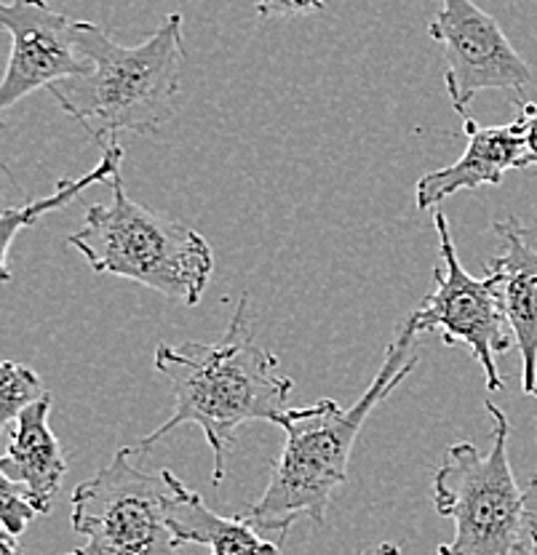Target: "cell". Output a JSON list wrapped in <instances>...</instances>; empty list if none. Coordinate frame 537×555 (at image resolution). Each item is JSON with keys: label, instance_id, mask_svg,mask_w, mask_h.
I'll return each instance as SVG.
<instances>
[{"label": "cell", "instance_id": "cell-1", "mask_svg": "<svg viewBox=\"0 0 537 555\" xmlns=\"http://www.w3.org/2000/svg\"><path fill=\"white\" fill-rule=\"evenodd\" d=\"M250 297L235 305L228 332L215 345H158L155 369L169 379L175 414L131 447L148 454L179 425H199L215 454L212 481L222 483L235 433L246 422H273L281 427L294 382L279 374V358L257 343L246 321Z\"/></svg>", "mask_w": 537, "mask_h": 555}, {"label": "cell", "instance_id": "cell-14", "mask_svg": "<svg viewBox=\"0 0 537 555\" xmlns=\"http://www.w3.org/2000/svg\"><path fill=\"white\" fill-rule=\"evenodd\" d=\"M120 160H124V147H120V142H110L107 147H102L100 164H97L91 171H86L84 177L65 179V182L56 184L54 193L43 195V198L38 201H30L27 206L5 208V211L0 214V278H3V281H9L11 278V268H9L11 243H14V238L22 233V230L33 228L43 214H51L56 211V208L71 206L80 193H86V190L94 188V184L113 179L115 173H120Z\"/></svg>", "mask_w": 537, "mask_h": 555}, {"label": "cell", "instance_id": "cell-12", "mask_svg": "<svg viewBox=\"0 0 537 555\" xmlns=\"http://www.w3.org/2000/svg\"><path fill=\"white\" fill-rule=\"evenodd\" d=\"M51 396L40 398L9 427V451L0 460V473L25 483L40 516L51 511L62 478L67 473L65 451L49 427Z\"/></svg>", "mask_w": 537, "mask_h": 555}, {"label": "cell", "instance_id": "cell-15", "mask_svg": "<svg viewBox=\"0 0 537 555\" xmlns=\"http://www.w3.org/2000/svg\"><path fill=\"white\" fill-rule=\"evenodd\" d=\"M43 382L33 369L16 361H5L0 366V425L9 427L27 406L46 398Z\"/></svg>", "mask_w": 537, "mask_h": 555}, {"label": "cell", "instance_id": "cell-11", "mask_svg": "<svg viewBox=\"0 0 537 555\" xmlns=\"http://www.w3.org/2000/svg\"><path fill=\"white\" fill-rule=\"evenodd\" d=\"M463 134L468 137L465 153L452 166L438 171H429L414 184V198L420 211L438 208L449 195L476 190L484 184H500L506 171L519 169L524 158V134L522 126H478L468 115L463 120Z\"/></svg>", "mask_w": 537, "mask_h": 555}, {"label": "cell", "instance_id": "cell-7", "mask_svg": "<svg viewBox=\"0 0 537 555\" xmlns=\"http://www.w3.org/2000/svg\"><path fill=\"white\" fill-rule=\"evenodd\" d=\"M433 224L442 246V264L433 268L436 288L407 318L420 334L436 332L444 345H465L484 369L487 387L502 390V377L495 356L511 350L513 334L502 305L500 275L487 268V278H473L460 264L444 211H433Z\"/></svg>", "mask_w": 537, "mask_h": 555}, {"label": "cell", "instance_id": "cell-5", "mask_svg": "<svg viewBox=\"0 0 537 555\" xmlns=\"http://www.w3.org/2000/svg\"><path fill=\"white\" fill-rule=\"evenodd\" d=\"M484 406L493 420L489 454L458 441L433 473L436 513L455 520V540L438 547V555H513L529 545L527 500L508 460L511 425L493 398Z\"/></svg>", "mask_w": 537, "mask_h": 555}, {"label": "cell", "instance_id": "cell-20", "mask_svg": "<svg viewBox=\"0 0 537 555\" xmlns=\"http://www.w3.org/2000/svg\"><path fill=\"white\" fill-rule=\"evenodd\" d=\"M0 553H3V555H22L20 540H16V537H11L9 531H3V534H0Z\"/></svg>", "mask_w": 537, "mask_h": 555}, {"label": "cell", "instance_id": "cell-13", "mask_svg": "<svg viewBox=\"0 0 537 555\" xmlns=\"http://www.w3.org/2000/svg\"><path fill=\"white\" fill-rule=\"evenodd\" d=\"M169 481V524L182 545H204L212 555H281V542L263 540L246 516H219L171 470Z\"/></svg>", "mask_w": 537, "mask_h": 555}, {"label": "cell", "instance_id": "cell-19", "mask_svg": "<svg viewBox=\"0 0 537 555\" xmlns=\"http://www.w3.org/2000/svg\"><path fill=\"white\" fill-rule=\"evenodd\" d=\"M524 500H527L529 537H537V473H533V478H529L527 489H524Z\"/></svg>", "mask_w": 537, "mask_h": 555}, {"label": "cell", "instance_id": "cell-6", "mask_svg": "<svg viewBox=\"0 0 537 555\" xmlns=\"http://www.w3.org/2000/svg\"><path fill=\"white\" fill-rule=\"evenodd\" d=\"M131 447L73 491V531L86 540L67 555H179L169 524V470L158 476L131 465Z\"/></svg>", "mask_w": 537, "mask_h": 555}, {"label": "cell", "instance_id": "cell-21", "mask_svg": "<svg viewBox=\"0 0 537 555\" xmlns=\"http://www.w3.org/2000/svg\"><path fill=\"white\" fill-rule=\"evenodd\" d=\"M369 555H401V547L394 545V542H383L378 551H372Z\"/></svg>", "mask_w": 537, "mask_h": 555}, {"label": "cell", "instance_id": "cell-3", "mask_svg": "<svg viewBox=\"0 0 537 555\" xmlns=\"http://www.w3.org/2000/svg\"><path fill=\"white\" fill-rule=\"evenodd\" d=\"M78 49L91 69L51 86V94L97 144L118 134H144L175 118L184 65L182 14H166L148 40L115 43L94 22H80Z\"/></svg>", "mask_w": 537, "mask_h": 555}, {"label": "cell", "instance_id": "cell-17", "mask_svg": "<svg viewBox=\"0 0 537 555\" xmlns=\"http://www.w3.org/2000/svg\"><path fill=\"white\" fill-rule=\"evenodd\" d=\"M254 5L263 20H286L323 11V0H254Z\"/></svg>", "mask_w": 537, "mask_h": 555}, {"label": "cell", "instance_id": "cell-4", "mask_svg": "<svg viewBox=\"0 0 537 555\" xmlns=\"http://www.w3.org/2000/svg\"><path fill=\"white\" fill-rule=\"evenodd\" d=\"M113 201L91 204L84 228L67 235L100 275H120L153 288L169 302L199 305L215 270V254L204 235L177 219L131 201L115 173Z\"/></svg>", "mask_w": 537, "mask_h": 555}, {"label": "cell", "instance_id": "cell-8", "mask_svg": "<svg viewBox=\"0 0 537 555\" xmlns=\"http://www.w3.org/2000/svg\"><path fill=\"white\" fill-rule=\"evenodd\" d=\"M429 35L444 49V83L455 113L468 118L478 91L500 89L524 100L533 73L493 14L473 0H442Z\"/></svg>", "mask_w": 537, "mask_h": 555}, {"label": "cell", "instance_id": "cell-18", "mask_svg": "<svg viewBox=\"0 0 537 555\" xmlns=\"http://www.w3.org/2000/svg\"><path fill=\"white\" fill-rule=\"evenodd\" d=\"M522 113H519V126L524 134V158L519 171H537V104L522 100Z\"/></svg>", "mask_w": 537, "mask_h": 555}, {"label": "cell", "instance_id": "cell-10", "mask_svg": "<svg viewBox=\"0 0 537 555\" xmlns=\"http://www.w3.org/2000/svg\"><path fill=\"white\" fill-rule=\"evenodd\" d=\"M493 230L502 248L487 268L500 275L508 326L522 356V390L537 398V248L519 217L500 219Z\"/></svg>", "mask_w": 537, "mask_h": 555}, {"label": "cell", "instance_id": "cell-22", "mask_svg": "<svg viewBox=\"0 0 537 555\" xmlns=\"http://www.w3.org/2000/svg\"><path fill=\"white\" fill-rule=\"evenodd\" d=\"M524 555H537V537H529V545L527 551H524Z\"/></svg>", "mask_w": 537, "mask_h": 555}, {"label": "cell", "instance_id": "cell-2", "mask_svg": "<svg viewBox=\"0 0 537 555\" xmlns=\"http://www.w3.org/2000/svg\"><path fill=\"white\" fill-rule=\"evenodd\" d=\"M418 337V328L404 321L401 332L385 350L383 366L354 406L343 409L323 398L310 406L289 409L281 422L286 447L276 456L263 496L246 511V518L259 531H279L286 537L299 516L323 526L332 494L348 478L350 454L363 422L420 363L418 352H412Z\"/></svg>", "mask_w": 537, "mask_h": 555}, {"label": "cell", "instance_id": "cell-16", "mask_svg": "<svg viewBox=\"0 0 537 555\" xmlns=\"http://www.w3.org/2000/svg\"><path fill=\"white\" fill-rule=\"evenodd\" d=\"M38 516L40 513L27 486L0 473V520H3V531L20 540L27 526H30V520Z\"/></svg>", "mask_w": 537, "mask_h": 555}, {"label": "cell", "instance_id": "cell-9", "mask_svg": "<svg viewBox=\"0 0 537 555\" xmlns=\"http://www.w3.org/2000/svg\"><path fill=\"white\" fill-rule=\"evenodd\" d=\"M80 22L51 9L46 0H11L0 5V25L11 35L0 109H11L33 91L89 73L91 62L78 49Z\"/></svg>", "mask_w": 537, "mask_h": 555}]
</instances>
